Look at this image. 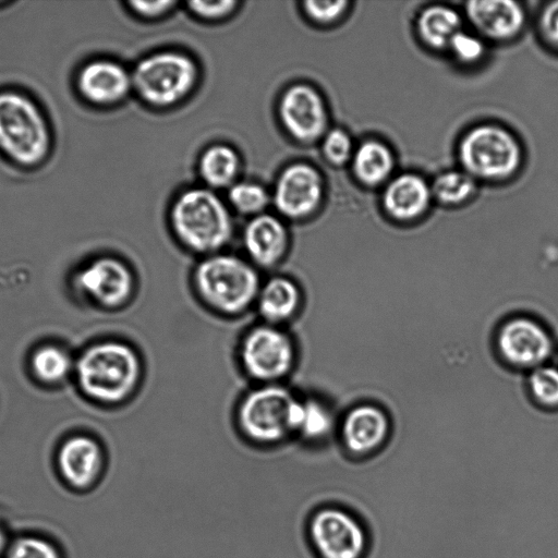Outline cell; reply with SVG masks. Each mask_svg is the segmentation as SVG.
<instances>
[{"label": "cell", "mask_w": 558, "mask_h": 558, "mask_svg": "<svg viewBox=\"0 0 558 558\" xmlns=\"http://www.w3.org/2000/svg\"><path fill=\"white\" fill-rule=\"evenodd\" d=\"M75 369L78 385L89 398L114 403L133 391L140 378L141 364L129 345L105 341L87 348L78 357Z\"/></svg>", "instance_id": "6da1fadb"}, {"label": "cell", "mask_w": 558, "mask_h": 558, "mask_svg": "<svg viewBox=\"0 0 558 558\" xmlns=\"http://www.w3.org/2000/svg\"><path fill=\"white\" fill-rule=\"evenodd\" d=\"M178 239L197 253L216 254L232 236V220L223 202L202 187L181 193L171 208Z\"/></svg>", "instance_id": "7a4b0ae2"}, {"label": "cell", "mask_w": 558, "mask_h": 558, "mask_svg": "<svg viewBox=\"0 0 558 558\" xmlns=\"http://www.w3.org/2000/svg\"><path fill=\"white\" fill-rule=\"evenodd\" d=\"M50 131L39 107L27 96L0 92V149L13 162L34 167L50 150Z\"/></svg>", "instance_id": "3957f363"}, {"label": "cell", "mask_w": 558, "mask_h": 558, "mask_svg": "<svg viewBox=\"0 0 558 558\" xmlns=\"http://www.w3.org/2000/svg\"><path fill=\"white\" fill-rule=\"evenodd\" d=\"M195 287L203 300L225 314L244 311L257 299L259 280L245 260L227 254H211L197 266Z\"/></svg>", "instance_id": "277c9868"}, {"label": "cell", "mask_w": 558, "mask_h": 558, "mask_svg": "<svg viewBox=\"0 0 558 558\" xmlns=\"http://www.w3.org/2000/svg\"><path fill=\"white\" fill-rule=\"evenodd\" d=\"M198 70L192 58L177 51H160L142 59L134 68L132 88L147 104L169 107L194 88Z\"/></svg>", "instance_id": "5b68a950"}, {"label": "cell", "mask_w": 558, "mask_h": 558, "mask_svg": "<svg viewBox=\"0 0 558 558\" xmlns=\"http://www.w3.org/2000/svg\"><path fill=\"white\" fill-rule=\"evenodd\" d=\"M302 402L279 386H265L250 392L239 409V423L244 435L257 444L280 441L296 432Z\"/></svg>", "instance_id": "8992f818"}, {"label": "cell", "mask_w": 558, "mask_h": 558, "mask_svg": "<svg viewBox=\"0 0 558 558\" xmlns=\"http://www.w3.org/2000/svg\"><path fill=\"white\" fill-rule=\"evenodd\" d=\"M308 539L319 558H365L369 532L362 519L348 508H318L307 523Z\"/></svg>", "instance_id": "52a82bcc"}, {"label": "cell", "mask_w": 558, "mask_h": 558, "mask_svg": "<svg viewBox=\"0 0 558 558\" xmlns=\"http://www.w3.org/2000/svg\"><path fill=\"white\" fill-rule=\"evenodd\" d=\"M461 163L470 175L500 179L511 175L520 166L521 148L506 129L483 124L470 130L459 145Z\"/></svg>", "instance_id": "ba28073f"}, {"label": "cell", "mask_w": 558, "mask_h": 558, "mask_svg": "<svg viewBox=\"0 0 558 558\" xmlns=\"http://www.w3.org/2000/svg\"><path fill=\"white\" fill-rule=\"evenodd\" d=\"M294 360L291 339L272 326H258L245 336L241 347V361L247 374L259 380H274L284 376Z\"/></svg>", "instance_id": "9c48e42d"}, {"label": "cell", "mask_w": 558, "mask_h": 558, "mask_svg": "<svg viewBox=\"0 0 558 558\" xmlns=\"http://www.w3.org/2000/svg\"><path fill=\"white\" fill-rule=\"evenodd\" d=\"M279 117L289 134L303 143H311L327 132L328 112L320 94L310 85L296 84L283 93Z\"/></svg>", "instance_id": "30bf717a"}, {"label": "cell", "mask_w": 558, "mask_h": 558, "mask_svg": "<svg viewBox=\"0 0 558 558\" xmlns=\"http://www.w3.org/2000/svg\"><path fill=\"white\" fill-rule=\"evenodd\" d=\"M323 193L320 173L308 163L298 162L280 173L274 190V203L283 216L302 219L316 210Z\"/></svg>", "instance_id": "8fae6325"}, {"label": "cell", "mask_w": 558, "mask_h": 558, "mask_svg": "<svg viewBox=\"0 0 558 558\" xmlns=\"http://www.w3.org/2000/svg\"><path fill=\"white\" fill-rule=\"evenodd\" d=\"M75 283L83 294L105 307L122 305L133 291L131 270L112 257H100L84 266L77 272Z\"/></svg>", "instance_id": "7c38bea8"}, {"label": "cell", "mask_w": 558, "mask_h": 558, "mask_svg": "<svg viewBox=\"0 0 558 558\" xmlns=\"http://www.w3.org/2000/svg\"><path fill=\"white\" fill-rule=\"evenodd\" d=\"M501 355L519 367L544 365L553 353L554 344L548 331L529 318H514L506 323L498 335Z\"/></svg>", "instance_id": "4fadbf2b"}, {"label": "cell", "mask_w": 558, "mask_h": 558, "mask_svg": "<svg viewBox=\"0 0 558 558\" xmlns=\"http://www.w3.org/2000/svg\"><path fill=\"white\" fill-rule=\"evenodd\" d=\"M77 89L83 98L97 106L120 102L132 88L131 74L111 60H94L78 72Z\"/></svg>", "instance_id": "5bb4252c"}, {"label": "cell", "mask_w": 558, "mask_h": 558, "mask_svg": "<svg viewBox=\"0 0 558 558\" xmlns=\"http://www.w3.org/2000/svg\"><path fill=\"white\" fill-rule=\"evenodd\" d=\"M288 232L275 216L259 214L245 226L243 244L251 259L262 266L279 263L288 247Z\"/></svg>", "instance_id": "9a60e30c"}, {"label": "cell", "mask_w": 558, "mask_h": 558, "mask_svg": "<svg viewBox=\"0 0 558 558\" xmlns=\"http://www.w3.org/2000/svg\"><path fill=\"white\" fill-rule=\"evenodd\" d=\"M388 434V418L377 407L363 404L351 410L343 422L342 441L354 456H366L383 445Z\"/></svg>", "instance_id": "2e32d148"}, {"label": "cell", "mask_w": 558, "mask_h": 558, "mask_svg": "<svg viewBox=\"0 0 558 558\" xmlns=\"http://www.w3.org/2000/svg\"><path fill=\"white\" fill-rule=\"evenodd\" d=\"M466 14L472 24L493 39H507L517 35L524 24L520 4L509 0L471 1Z\"/></svg>", "instance_id": "e0dca14e"}, {"label": "cell", "mask_w": 558, "mask_h": 558, "mask_svg": "<svg viewBox=\"0 0 558 558\" xmlns=\"http://www.w3.org/2000/svg\"><path fill=\"white\" fill-rule=\"evenodd\" d=\"M58 463L63 477L76 487L90 484L102 464L99 445L90 437L76 435L61 446Z\"/></svg>", "instance_id": "ac0fdd59"}, {"label": "cell", "mask_w": 558, "mask_h": 558, "mask_svg": "<svg viewBox=\"0 0 558 558\" xmlns=\"http://www.w3.org/2000/svg\"><path fill=\"white\" fill-rule=\"evenodd\" d=\"M432 190L426 181L412 173L395 178L386 187L383 203L396 219L410 220L421 216L428 207Z\"/></svg>", "instance_id": "d6986e66"}, {"label": "cell", "mask_w": 558, "mask_h": 558, "mask_svg": "<svg viewBox=\"0 0 558 558\" xmlns=\"http://www.w3.org/2000/svg\"><path fill=\"white\" fill-rule=\"evenodd\" d=\"M260 315L269 323L290 318L299 307L300 292L296 284L286 277L270 278L257 295Z\"/></svg>", "instance_id": "ffe728a7"}, {"label": "cell", "mask_w": 558, "mask_h": 558, "mask_svg": "<svg viewBox=\"0 0 558 558\" xmlns=\"http://www.w3.org/2000/svg\"><path fill=\"white\" fill-rule=\"evenodd\" d=\"M393 165L395 159L389 147L374 140L362 143L352 156L355 177L367 185L385 181L391 173Z\"/></svg>", "instance_id": "44dd1931"}, {"label": "cell", "mask_w": 558, "mask_h": 558, "mask_svg": "<svg viewBox=\"0 0 558 558\" xmlns=\"http://www.w3.org/2000/svg\"><path fill=\"white\" fill-rule=\"evenodd\" d=\"M417 31L426 45L436 49L445 48L461 31V19L452 8L432 5L420 14Z\"/></svg>", "instance_id": "7402d4cb"}, {"label": "cell", "mask_w": 558, "mask_h": 558, "mask_svg": "<svg viewBox=\"0 0 558 558\" xmlns=\"http://www.w3.org/2000/svg\"><path fill=\"white\" fill-rule=\"evenodd\" d=\"M202 179L211 187L233 185L240 170V158L236 151L222 144L204 150L198 163Z\"/></svg>", "instance_id": "603a6c76"}, {"label": "cell", "mask_w": 558, "mask_h": 558, "mask_svg": "<svg viewBox=\"0 0 558 558\" xmlns=\"http://www.w3.org/2000/svg\"><path fill=\"white\" fill-rule=\"evenodd\" d=\"M34 374L41 381L53 384L64 379L72 368L70 355L56 345L38 348L31 360Z\"/></svg>", "instance_id": "cb8c5ba5"}, {"label": "cell", "mask_w": 558, "mask_h": 558, "mask_svg": "<svg viewBox=\"0 0 558 558\" xmlns=\"http://www.w3.org/2000/svg\"><path fill=\"white\" fill-rule=\"evenodd\" d=\"M432 194L442 203L465 201L475 190L473 177L465 171H446L437 175L430 187Z\"/></svg>", "instance_id": "d4e9b609"}, {"label": "cell", "mask_w": 558, "mask_h": 558, "mask_svg": "<svg viewBox=\"0 0 558 558\" xmlns=\"http://www.w3.org/2000/svg\"><path fill=\"white\" fill-rule=\"evenodd\" d=\"M333 416L328 408L316 400L302 402L296 432L310 440L325 438L332 429Z\"/></svg>", "instance_id": "484cf974"}, {"label": "cell", "mask_w": 558, "mask_h": 558, "mask_svg": "<svg viewBox=\"0 0 558 558\" xmlns=\"http://www.w3.org/2000/svg\"><path fill=\"white\" fill-rule=\"evenodd\" d=\"M229 201L238 211L257 216L267 206L269 196L258 183L238 182L230 187Z\"/></svg>", "instance_id": "4316f807"}, {"label": "cell", "mask_w": 558, "mask_h": 558, "mask_svg": "<svg viewBox=\"0 0 558 558\" xmlns=\"http://www.w3.org/2000/svg\"><path fill=\"white\" fill-rule=\"evenodd\" d=\"M530 388L535 400L547 407L558 408V367L542 365L530 376Z\"/></svg>", "instance_id": "83f0119b"}, {"label": "cell", "mask_w": 558, "mask_h": 558, "mask_svg": "<svg viewBox=\"0 0 558 558\" xmlns=\"http://www.w3.org/2000/svg\"><path fill=\"white\" fill-rule=\"evenodd\" d=\"M323 153L327 160L333 165H342L353 156L352 141L349 134L341 129H333L324 135Z\"/></svg>", "instance_id": "f1b7e54d"}, {"label": "cell", "mask_w": 558, "mask_h": 558, "mask_svg": "<svg viewBox=\"0 0 558 558\" xmlns=\"http://www.w3.org/2000/svg\"><path fill=\"white\" fill-rule=\"evenodd\" d=\"M7 558H59V555L47 541L37 537H22L11 545Z\"/></svg>", "instance_id": "f546056e"}, {"label": "cell", "mask_w": 558, "mask_h": 558, "mask_svg": "<svg viewBox=\"0 0 558 558\" xmlns=\"http://www.w3.org/2000/svg\"><path fill=\"white\" fill-rule=\"evenodd\" d=\"M448 48L456 58L463 62H475L483 57L485 51L484 44L478 37L462 31L452 37Z\"/></svg>", "instance_id": "4dcf8cb0"}, {"label": "cell", "mask_w": 558, "mask_h": 558, "mask_svg": "<svg viewBox=\"0 0 558 558\" xmlns=\"http://www.w3.org/2000/svg\"><path fill=\"white\" fill-rule=\"evenodd\" d=\"M305 14L314 22L328 24L336 21L347 9V1H306Z\"/></svg>", "instance_id": "1f68e13d"}, {"label": "cell", "mask_w": 558, "mask_h": 558, "mask_svg": "<svg viewBox=\"0 0 558 558\" xmlns=\"http://www.w3.org/2000/svg\"><path fill=\"white\" fill-rule=\"evenodd\" d=\"M238 2L231 0L221 1H191L190 10L197 16L205 20H219L229 15Z\"/></svg>", "instance_id": "d6a6232c"}, {"label": "cell", "mask_w": 558, "mask_h": 558, "mask_svg": "<svg viewBox=\"0 0 558 558\" xmlns=\"http://www.w3.org/2000/svg\"><path fill=\"white\" fill-rule=\"evenodd\" d=\"M539 26L546 41L558 48V1L549 3L544 9Z\"/></svg>", "instance_id": "836d02e7"}, {"label": "cell", "mask_w": 558, "mask_h": 558, "mask_svg": "<svg viewBox=\"0 0 558 558\" xmlns=\"http://www.w3.org/2000/svg\"><path fill=\"white\" fill-rule=\"evenodd\" d=\"M174 4L175 2L170 0L130 2V5L134 12L144 17L161 16L167 13Z\"/></svg>", "instance_id": "e575fe53"}, {"label": "cell", "mask_w": 558, "mask_h": 558, "mask_svg": "<svg viewBox=\"0 0 558 558\" xmlns=\"http://www.w3.org/2000/svg\"><path fill=\"white\" fill-rule=\"evenodd\" d=\"M4 548H5V535H4L3 531L0 529V556L3 553Z\"/></svg>", "instance_id": "d590c367"}]
</instances>
